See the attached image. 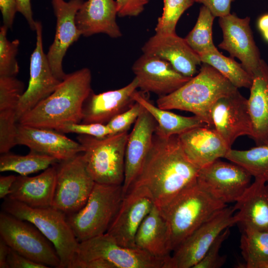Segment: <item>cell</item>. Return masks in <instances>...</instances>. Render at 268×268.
Here are the masks:
<instances>
[{
  "instance_id": "f6af8a7d",
  "label": "cell",
  "mask_w": 268,
  "mask_h": 268,
  "mask_svg": "<svg viewBox=\"0 0 268 268\" xmlns=\"http://www.w3.org/2000/svg\"><path fill=\"white\" fill-rule=\"evenodd\" d=\"M17 11L25 18L31 29L36 30V21L34 19L31 0H16Z\"/></svg>"
},
{
  "instance_id": "83f0119b",
  "label": "cell",
  "mask_w": 268,
  "mask_h": 268,
  "mask_svg": "<svg viewBox=\"0 0 268 268\" xmlns=\"http://www.w3.org/2000/svg\"><path fill=\"white\" fill-rule=\"evenodd\" d=\"M134 243L136 248L165 262L170 256L168 225L155 204L138 227Z\"/></svg>"
},
{
  "instance_id": "d4e9b609",
  "label": "cell",
  "mask_w": 268,
  "mask_h": 268,
  "mask_svg": "<svg viewBox=\"0 0 268 268\" xmlns=\"http://www.w3.org/2000/svg\"><path fill=\"white\" fill-rule=\"evenodd\" d=\"M56 179V164L36 176H16L7 197L33 208L52 206Z\"/></svg>"
},
{
  "instance_id": "5b68a950",
  "label": "cell",
  "mask_w": 268,
  "mask_h": 268,
  "mask_svg": "<svg viewBox=\"0 0 268 268\" xmlns=\"http://www.w3.org/2000/svg\"><path fill=\"white\" fill-rule=\"evenodd\" d=\"M2 210L34 224L53 244L61 261L60 268H71L79 242L67 216L52 206L33 208L6 197Z\"/></svg>"
},
{
  "instance_id": "f35d334b",
  "label": "cell",
  "mask_w": 268,
  "mask_h": 268,
  "mask_svg": "<svg viewBox=\"0 0 268 268\" xmlns=\"http://www.w3.org/2000/svg\"><path fill=\"white\" fill-rule=\"evenodd\" d=\"M144 109L140 104L135 102L129 109L115 116L106 125L112 134L128 132Z\"/></svg>"
},
{
  "instance_id": "4316f807",
  "label": "cell",
  "mask_w": 268,
  "mask_h": 268,
  "mask_svg": "<svg viewBox=\"0 0 268 268\" xmlns=\"http://www.w3.org/2000/svg\"><path fill=\"white\" fill-rule=\"evenodd\" d=\"M248 105L257 145L268 143V65L261 60L253 76Z\"/></svg>"
},
{
  "instance_id": "d6986e66",
  "label": "cell",
  "mask_w": 268,
  "mask_h": 268,
  "mask_svg": "<svg viewBox=\"0 0 268 268\" xmlns=\"http://www.w3.org/2000/svg\"><path fill=\"white\" fill-rule=\"evenodd\" d=\"M16 145L52 156L58 161L72 158L84 151L83 146L57 131L17 124Z\"/></svg>"
},
{
  "instance_id": "8992f818",
  "label": "cell",
  "mask_w": 268,
  "mask_h": 268,
  "mask_svg": "<svg viewBox=\"0 0 268 268\" xmlns=\"http://www.w3.org/2000/svg\"><path fill=\"white\" fill-rule=\"evenodd\" d=\"M128 132L103 138L79 134L77 139L83 146L81 153L85 167L96 183L123 185Z\"/></svg>"
},
{
  "instance_id": "484cf974",
  "label": "cell",
  "mask_w": 268,
  "mask_h": 268,
  "mask_svg": "<svg viewBox=\"0 0 268 268\" xmlns=\"http://www.w3.org/2000/svg\"><path fill=\"white\" fill-rule=\"evenodd\" d=\"M264 180L255 179L235 202L236 224L268 231V185Z\"/></svg>"
},
{
  "instance_id": "7a4b0ae2",
  "label": "cell",
  "mask_w": 268,
  "mask_h": 268,
  "mask_svg": "<svg viewBox=\"0 0 268 268\" xmlns=\"http://www.w3.org/2000/svg\"><path fill=\"white\" fill-rule=\"evenodd\" d=\"M91 77L87 67L67 74L56 90L18 123L56 130L68 124L81 123L84 103L92 91Z\"/></svg>"
},
{
  "instance_id": "30bf717a",
  "label": "cell",
  "mask_w": 268,
  "mask_h": 268,
  "mask_svg": "<svg viewBox=\"0 0 268 268\" xmlns=\"http://www.w3.org/2000/svg\"><path fill=\"white\" fill-rule=\"evenodd\" d=\"M234 206H226L205 221L172 253L163 268H193L217 237L236 224Z\"/></svg>"
},
{
  "instance_id": "52a82bcc",
  "label": "cell",
  "mask_w": 268,
  "mask_h": 268,
  "mask_svg": "<svg viewBox=\"0 0 268 268\" xmlns=\"http://www.w3.org/2000/svg\"><path fill=\"white\" fill-rule=\"evenodd\" d=\"M124 197L122 185L95 183L85 205L78 211L66 215L78 241L106 233Z\"/></svg>"
},
{
  "instance_id": "4fadbf2b",
  "label": "cell",
  "mask_w": 268,
  "mask_h": 268,
  "mask_svg": "<svg viewBox=\"0 0 268 268\" xmlns=\"http://www.w3.org/2000/svg\"><path fill=\"white\" fill-rule=\"evenodd\" d=\"M154 204L152 195L146 187L133 186L124 197L106 233L119 244L136 248L134 239L137 230Z\"/></svg>"
},
{
  "instance_id": "60d3db41",
  "label": "cell",
  "mask_w": 268,
  "mask_h": 268,
  "mask_svg": "<svg viewBox=\"0 0 268 268\" xmlns=\"http://www.w3.org/2000/svg\"><path fill=\"white\" fill-rule=\"evenodd\" d=\"M119 17L137 16L144 10L149 0H116Z\"/></svg>"
},
{
  "instance_id": "4dcf8cb0",
  "label": "cell",
  "mask_w": 268,
  "mask_h": 268,
  "mask_svg": "<svg viewBox=\"0 0 268 268\" xmlns=\"http://www.w3.org/2000/svg\"><path fill=\"white\" fill-rule=\"evenodd\" d=\"M59 162L49 155L30 150L26 155L7 152L0 156V171L15 172L21 176L44 170Z\"/></svg>"
},
{
  "instance_id": "7bdbcfd3",
  "label": "cell",
  "mask_w": 268,
  "mask_h": 268,
  "mask_svg": "<svg viewBox=\"0 0 268 268\" xmlns=\"http://www.w3.org/2000/svg\"><path fill=\"white\" fill-rule=\"evenodd\" d=\"M207 7L215 17H222L230 13L232 2L234 0H193Z\"/></svg>"
},
{
  "instance_id": "2e32d148",
  "label": "cell",
  "mask_w": 268,
  "mask_h": 268,
  "mask_svg": "<svg viewBox=\"0 0 268 268\" xmlns=\"http://www.w3.org/2000/svg\"><path fill=\"white\" fill-rule=\"evenodd\" d=\"M250 18H240L235 13L219 17L223 40L218 47L237 58L252 77L260 66V53L254 39L250 25Z\"/></svg>"
},
{
  "instance_id": "277c9868",
  "label": "cell",
  "mask_w": 268,
  "mask_h": 268,
  "mask_svg": "<svg viewBox=\"0 0 268 268\" xmlns=\"http://www.w3.org/2000/svg\"><path fill=\"white\" fill-rule=\"evenodd\" d=\"M227 206L196 182L167 204L158 207L168 225L171 253L205 221Z\"/></svg>"
},
{
  "instance_id": "ac0fdd59",
  "label": "cell",
  "mask_w": 268,
  "mask_h": 268,
  "mask_svg": "<svg viewBox=\"0 0 268 268\" xmlns=\"http://www.w3.org/2000/svg\"><path fill=\"white\" fill-rule=\"evenodd\" d=\"M132 70L138 88L160 96L174 92L192 78L177 71L166 61L144 54L134 63Z\"/></svg>"
},
{
  "instance_id": "6da1fadb",
  "label": "cell",
  "mask_w": 268,
  "mask_h": 268,
  "mask_svg": "<svg viewBox=\"0 0 268 268\" xmlns=\"http://www.w3.org/2000/svg\"><path fill=\"white\" fill-rule=\"evenodd\" d=\"M200 169L187 157L178 135L165 137L154 132L151 147L132 187H146L155 204L161 207L196 183Z\"/></svg>"
},
{
  "instance_id": "c3c4849f",
  "label": "cell",
  "mask_w": 268,
  "mask_h": 268,
  "mask_svg": "<svg viewBox=\"0 0 268 268\" xmlns=\"http://www.w3.org/2000/svg\"><path fill=\"white\" fill-rule=\"evenodd\" d=\"M258 26L262 33L268 30V14L262 15L259 19Z\"/></svg>"
},
{
  "instance_id": "836d02e7",
  "label": "cell",
  "mask_w": 268,
  "mask_h": 268,
  "mask_svg": "<svg viewBox=\"0 0 268 268\" xmlns=\"http://www.w3.org/2000/svg\"><path fill=\"white\" fill-rule=\"evenodd\" d=\"M214 18L210 11L202 5L195 26L185 38L189 46L199 56L216 49L212 36Z\"/></svg>"
},
{
  "instance_id": "ee69618b",
  "label": "cell",
  "mask_w": 268,
  "mask_h": 268,
  "mask_svg": "<svg viewBox=\"0 0 268 268\" xmlns=\"http://www.w3.org/2000/svg\"><path fill=\"white\" fill-rule=\"evenodd\" d=\"M3 25L11 29L16 12H17L16 0H0Z\"/></svg>"
},
{
  "instance_id": "9a60e30c",
  "label": "cell",
  "mask_w": 268,
  "mask_h": 268,
  "mask_svg": "<svg viewBox=\"0 0 268 268\" xmlns=\"http://www.w3.org/2000/svg\"><path fill=\"white\" fill-rule=\"evenodd\" d=\"M213 127L231 148L239 136L253 135V124L248 99L238 91L221 97L210 111Z\"/></svg>"
},
{
  "instance_id": "bcb514c9",
  "label": "cell",
  "mask_w": 268,
  "mask_h": 268,
  "mask_svg": "<svg viewBox=\"0 0 268 268\" xmlns=\"http://www.w3.org/2000/svg\"><path fill=\"white\" fill-rule=\"evenodd\" d=\"M16 178V176L12 175L6 176H0V198L1 199H5L9 195L11 187Z\"/></svg>"
},
{
  "instance_id": "44dd1931",
  "label": "cell",
  "mask_w": 268,
  "mask_h": 268,
  "mask_svg": "<svg viewBox=\"0 0 268 268\" xmlns=\"http://www.w3.org/2000/svg\"><path fill=\"white\" fill-rule=\"evenodd\" d=\"M157 123L144 108L129 135L125 160L124 196L130 190L137 176L153 142Z\"/></svg>"
},
{
  "instance_id": "1f68e13d",
  "label": "cell",
  "mask_w": 268,
  "mask_h": 268,
  "mask_svg": "<svg viewBox=\"0 0 268 268\" xmlns=\"http://www.w3.org/2000/svg\"><path fill=\"white\" fill-rule=\"evenodd\" d=\"M224 158L243 167L255 179L268 182V143L244 150L230 148Z\"/></svg>"
},
{
  "instance_id": "7c38bea8",
  "label": "cell",
  "mask_w": 268,
  "mask_h": 268,
  "mask_svg": "<svg viewBox=\"0 0 268 268\" xmlns=\"http://www.w3.org/2000/svg\"><path fill=\"white\" fill-rule=\"evenodd\" d=\"M251 175L243 167L220 159L200 169L197 184L227 204L236 202L251 184Z\"/></svg>"
},
{
  "instance_id": "d590c367",
  "label": "cell",
  "mask_w": 268,
  "mask_h": 268,
  "mask_svg": "<svg viewBox=\"0 0 268 268\" xmlns=\"http://www.w3.org/2000/svg\"><path fill=\"white\" fill-rule=\"evenodd\" d=\"M8 29L3 25L0 27V76H16L19 70L16 56L20 42L7 39Z\"/></svg>"
},
{
  "instance_id": "b9f144b4",
  "label": "cell",
  "mask_w": 268,
  "mask_h": 268,
  "mask_svg": "<svg viewBox=\"0 0 268 268\" xmlns=\"http://www.w3.org/2000/svg\"><path fill=\"white\" fill-rule=\"evenodd\" d=\"M8 268H48L19 254L10 248L7 258Z\"/></svg>"
},
{
  "instance_id": "ba28073f",
  "label": "cell",
  "mask_w": 268,
  "mask_h": 268,
  "mask_svg": "<svg viewBox=\"0 0 268 268\" xmlns=\"http://www.w3.org/2000/svg\"><path fill=\"white\" fill-rule=\"evenodd\" d=\"M0 236L11 249L26 258L49 268H60L55 247L31 222L2 211Z\"/></svg>"
},
{
  "instance_id": "7dc6e473",
  "label": "cell",
  "mask_w": 268,
  "mask_h": 268,
  "mask_svg": "<svg viewBox=\"0 0 268 268\" xmlns=\"http://www.w3.org/2000/svg\"><path fill=\"white\" fill-rule=\"evenodd\" d=\"M10 247L5 242L0 238V268H8L7 258Z\"/></svg>"
},
{
  "instance_id": "681fc988",
  "label": "cell",
  "mask_w": 268,
  "mask_h": 268,
  "mask_svg": "<svg viewBox=\"0 0 268 268\" xmlns=\"http://www.w3.org/2000/svg\"><path fill=\"white\" fill-rule=\"evenodd\" d=\"M263 34L266 40L268 42V30L264 32Z\"/></svg>"
},
{
  "instance_id": "7402d4cb",
  "label": "cell",
  "mask_w": 268,
  "mask_h": 268,
  "mask_svg": "<svg viewBox=\"0 0 268 268\" xmlns=\"http://www.w3.org/2000/svg\"><path fill=\"white\" fill-rule=\"evenodd\" d=\"M188 159L201 169L221 158L230 148L213 127L200 126L178 135Z\"/></svg>"
},
{
  "instance_id": "f1b7e54d",
  "label": "cell",
  "mask_w": 268,
  "mask_h": 268,
  "mask_svg": "<svg viewBox=\"0 0 268 268\" xmlns=\"http://www.w3.org/2000/svg\"><path fill=\"white\" fill-rule=\"evenodd\" d=\"M132 97L135 102L140 104L154 118L157 123L155 133L162 136L179 135L194 128L208 126L196 116L185 117L161 109L137 91Z\"/></svg>"
},
{
  "instance_id": "9c48e42d",
  "label": "cell",
  "mask_w": 268,
  "mask_h": 268,
  "mask_svg": "<svg viewBox=\"0 0 268 268\" xmlns=\"http://www.w3.org/2000/svg\"><path fill=\"white\" fill-rule=\"evenodd\" d=\"M94 259L104 260L113 268H162L165 262L138 248L119 244L107 233L79 242L71 266Z\"/></svg>"
},
{
  "instance_id": "603a6c76",
  "label": "cell",
  "mask_w": 268,
  "mask_h": 268,
  "mask_svg": "<svg viewBox=\"0 0 268 268\" xmlns=\"http://www.w3.org/2000/svg\"><path fill=\"white\" fill-rule=\"evenodd\" d=\"M137 88L138 82L134 77L129 84L118 89L99 94L92 91L84 103L81 123L106 124L134 104L132 95Z\"/></svg>"
},
{
  "instance_id": "8d00e7d4",
  "label": "cell",
  "mask_w": 268,
  "mask_h": 268,
  "mask_svg": "<svg viewBox=\"0 0 268 268\" xmlns=\"http://www.w3.org/2000/svg\"><path fill=\"white\" fill-rule=\"evenodd\" d=\"M24 90L23 82L15 76H0V112H16Z\"/></svg>"
},
{
  "instance_id": "e0dca14e",
  "label": "cell",
  "mask_w": 268,
  "mask_h": 268,
  "mask_svg": "<svg viewBox=\"0 0 268 268\" xmlns=\"http://www.w3.org/2000/svg\"><path fill=\"white\" fill-rule=\"evenodd\" d=\"M83 2V0H52L56 17V33L46 55L53 73L61 81L67 75L63 68V61L67 51L82 35L75 18Z\"/></svg>"
},
{
  "instance_id": "f907efd6",
  "label": "cell",
  "mask_w": 268,
  "mask_h": 268,
  "mask_svg": "<svg viewBox=\"0 0 268 268\" xmlns=\"http://www.w3.org/2000/svg\"><path fill=\"white\" fill-rule=\"evenodd\" d=\"M260 268H268V263L263 265Z\"/></svg>"
},
{
  "instance_id": "cb8c5ba5",
  "label": "cell",
  "mask_w": 268,
  "mask_h": 268,
  "mask_svg": "<svg viewBox=\"0 0 268 268\" xmlns=\"http://www.w3.org/2000/svg\"><path fill=\"white\" fill-rule=\"evenodd\" d=\"M117 3L114 0H87L76 13L75 21L85 37L103 33L112 38L122 34L116 20Z\"/></svg>"
},
{
  "instance_id": "ffe728a7",
  "label": "cell",
  "mask_w": 268,
  "mask_h": 268,
  "mask_svg": "<svg viewBox=\"0 0 268 268\" xmlns=\"http://www.w3.org/2000/svg\"><path fill=\"white\" fill-rule=\"evenodd\" d=\"M141 50L144 54L166 61L177 71L187 77H193L197 66L201 63L199 55L185 38L176 33H156L145 43Z\"/></svg>"
},
{
  "instance_id": "f546056e",
  "label": "cell",
  "mask_w": 268,
  "mask_h": 268,
  "mask_svg": "<svg viewBox=\"0 0 268 268\" xmlns=\"http://www.w3.org/2000/svg\"><path fill=\"white\" fill-rule=\"evenodd\" d=\"M240 248L245 262L242 268H260L268 263V231L242 228Z\"/></svg>"
},
{
  "instance_id": "d6a6232c",
  "label": "cell",
  "mask_w": 268,
  "mask_h": 268,
  "mask_svg": "<svg viewBox=\"0 0 268 268\" xmlns=\"http://www.w3.org/2000/svg\"><path fill=\"white\" fill-rule=\"evenodd\" d=\"M199 56L201 63L212 66L237 88H250L252 77L233 58L224 56L217 48Z\"/></svg>"
},
{
  "instance_id": "5bb4252c",
  "label": "cell",
  "mask_w": 268,
  "mask_h": 268,
  "mask_svg": "<svg viewBox=\"0 0 268 268\" xmlns=\"http://www.w3.org/2000/svg\"><path fill=\"white\" fill-rule=\"evenodd\" d=\"M42 30L41 22L36 21V46L30 57L28 85L17 108V123L24 115L50 95L61 82L53 73L47 55L44 52Z\"/></svg>"
},
{
  "instance_id": "e575fe53",
  "label": "cell",
  "mask_w": 268,
  "mask_h": 268,
  "mask_svg": "<svg viewBox=\"0 0 268 268\" xmlns=\"http://www.w3.org/2000/svg\"><path fill=\"white\" fill-rule=\"evenodd\" d=\"M193 0H163V10L155 28L156 33L175 32L177 23L183 13L194 3Z\"/></svg>"
},
{
  "instance_id": "8fae6325",
  "label": "cell",
  "mask_w": 268,
  "mask_h": 268,
  "mask_svg": "<svg viewBox=\"0 0 268 268\" xmlns=\"http://www.w3.org/2000/svg\"><path fill=\"white\" fill-rule=\"evenodd\" d=\"M57 179L52 207L66 215L86 204L95 182L88 173L81 153L56 163Z\"/></svg>"
},
{
  "instance_id": "3957f363",
  "label": "cell",
  "mask_w": 268,
  "mask_h": 268,
  "mask_svg": "<svg viewBox=\"0 0 268 268\" xmlns=\"http://www.w3.org/2000/svg\"><path fill=\"white\" fill-rule=\"evenodd\" d=\"M238 88L212 66L202 63L198 73L174 92L160 96L157 106L162 109H178L195 114L213 127L210 111L221 97Z\"/></svg>"
},
{
  "instance_id": "74e56055",
  "label": "cell",
  "mask_w": 268,
  "mask_h": 268,
  "mask_svg": "<svg viewBox=\"0 0 268 268\" xmlns=\"http://www.w3.org/2000/svg\"><path fill=\"white\" fill-rule=\"evenodd\" d=\"M230 235L229 227L225 229L210 246L202 259L193 268H219L225 263L226 256H220L222 244Z\"/></svg>"
},
{
  "instance_id": "ab89813d",
  "label": "cell",
  "mask_w": 268,
  "mask_h": 268,
  "mask_svg": "<svg viewBox=\"0 0 268 268\" xmlns=\"http://www.w3.org/2000/svg\"><path fill=\"white\" fill-rule=\"evenodd\" d=\"M56 130L63 134L75 133L98 138H103L112 134L106 124L100 123H71L66 125Z\"/></svg>"
}]
</instances>
